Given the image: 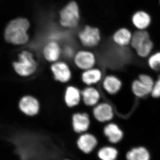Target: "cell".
I'll list each match as a JSON object with an SVG mask.
<instances>
[{"label": "cell", "instance_id": "ba28073f", "mask_svg": "<svg viewBox=\"0 0 160 160\" xmlns=\"http://www.w3.org/2000/svg\"><path fill=\"white\" fill-rule=\"evenodd\" d=\"M93 118L98 122L106 124L112 122L115 117V110L110 103L100 102L93 107L92 111Z\"/></svg>", "mask_w": 160, "mask_h": 160}, {"label": "cell", "instance_id": "6da1fadb", "mask_svg": "<svg viewBox=\"0 0 160 160\" xmlns=\"http://www.w3.org/2000/svg\"><path fill=\"white\" fill-rule=\"evenodd\" d=\"M29 26V21L25 18L12 20L5 29L4 38L7 42L13 45H25L29 40L27 31Z\"/></svg>", "mask_w": 160, "mask_h": 160}, {"label": "cell", "instance_id": "e0dca14e", "mask_svg": "<svg viewBox=\"0 0 160 160\" xmlns=\"http://www.w3.org/2000/svg\"><path fill=\"white\" fill-rule=\"evenodd\" d=\"M104 76L102 69L95 67L82 71L81 80L86 86H95L102 82Z\"/></svg>", "mask_w": 160, "mask_h": 160}, {"label": "cell", "instance_id": "2e32d148", "mask_svg": "<svg viewBox=\"0 0 160 160\" xmlns=\"http://www.w3.org/2000/svg\"><path fill=\"white\" fill-rule=\"evenodd\" d=\"M102 133L109 143L112 144L119 142L124 137V132L119 125L112 122L106 124L103 128Z\"/></svg>", "mask_w": 160, "mask_h": 160}, {"label": "cell", "instance_id": "cb8c5ba5", "mask_svg": "<svg viewBox=\"0 0 160 160\" xmlns=\"http://www.w3.org/2000/svg\"><path fill=\"white\" fill-rule=\"evenodd\" d=\"M152 97L158 99L160 98V74L155 81L151 94Z\"/></svg>", "mask_w": 160, "mask_h": 160}, {"label": "cell", "instance_id": "ac0fdd59", "mask_svg": "<svg viewBox=\"0 0 160 160\" xmlns=\"http://www.w3.org/2000/svg\"><path fill=\"white\" fill-rule=\"evenodd\" d=\"M62 53V49L59 45L55 41L47 43L43 48V58L46 62L50 64L59 61Z\"/></svg>", "mask_w": 160, "mask_h": 160}, {"label": "cell", "instance_id": "7c38bea8", "mask_svg": "<svg viewBox=\"0 0 160 160\" xmlns=\"http://www.w3.org/2000/svg\"><path fill=\"white\" fill-rule=\"evenodd\" d=\"M79 38L82 45L87 48L97 46L101 41V34L98 29L87 26L80 31Z\"/></svg>", "mask_w": 160, "mask_h": 160}, {"label": "cell", "instance_id": "8992f818", "mask_svg": "<svg viewBox=\"0 0 160 160\" xmlns=\"http://www.w3.org/2000/svg\"><path fill=\"white\" fill-rule=\"evenodd\" d=\"M50 70L53 79L62 84L69 83L72 78V71L69 64L59 61L51 64Z\"/></svg>", "mask_w": 160, "mask_h": 160}, {"label": "cell", "instance_id": "277c9868", "mask_svg": "<svg viewBox=\"0 0 160 160\" xmlns=\"http://www.w3.org/2000/svg\"><path fill=\"white\" fill-rule=\"evenodd\" d=\"M60 23L65 28L73 29L78 25L80 12L77 3L72 1L60 12Z\"/></svg>", "mask_w": 160, "mask_h": 160}, {"label": "cell", "instance_id": "5b68a950", "mask_svg": "<svg viewBox=\"0 0 160 160\" xmlns=\"http://www.w3.org/2000/svg\"><path fill=\"white\" fill-rule=\"evenodd\" d=\"M155 80L151 76L142 73L132 81L131 85L132 92L135 96L143 98L151 94Z\"/></svg>", "mask_w": 160, "mask_h": 160}, {"label": "cell", "instance_id": "ffe728a7", "mask_svg": "<svg viewBox=\"0 0 160 160\" xmlns=\"http://www.w3.org/2000/svg\"><path fill=\"white\" fill-rule=\"evenodd\" d=\"M151 21L150 16L146 12H137L132 17V22L139 30H145L149 27Z\"/></svg>", "mask_w": 160, "mask_h": 160}, {"label": "cell", "instance_id": "44dd1931", "mask_svg": "<svg viewBox=\"0 0 160 160\" xmlns=\"http://www.w3.org/2000/svg\"><path fill=\"white\" fill-rule=\"evenodd\" d=\"M97 155L100 160H116L118 157V151L113 146L105 145L97 149Z\"/></svg>", "mask_w": 160, "mask_h": 160}, {"label": "cell", "instance_id": "9c48e42d", "mask_svg": "<svg viewBox=\"0 0 160 160\" xmlns=\"http://www.w3.org/2000/svg\"><path fill=\"white\" fill-rule=\"evenodd\" d=\"M76 143L80 151L85 154H89L97 149L99 140L96 134L89 131L78 135Z\"/></svg>", "mask_w": 160, "mask_h": 160}, {"label": "cell", "instance_id": "484cf974", "mask_svg": "<svg viewBox=\"0 0 160 160\" xmlns=\"http://www.w3.org/2000/svg\"></svg>", "mask_w": 160, "mask_h": 160}, {"label": "cell", "instance_id": "8fae6325", "mask_svg": "<svg viewBox=\"0 0 160 160\" xmlns=\"http://www.w3.org/2000/svg\"><path fill=\"white\" fill-rule=\"evenodd\" d=\"M72 58L74 66L82 71L96 67L97 62L94 53L88 50H80L74 53Z\"/></svg>", "mask_w": 160, "mask_h": 160}, {"label": "cell", "instance_id": "7a4b0ae2", "mask_svg": "<svg viewBox=\"0 0 160 160\" xmlns=\"http://www.w3.org/2000/svg\"><path fill=\"white\" fill-rule=\"evenodd\" d=\"M15 72L21 77L29 78L34 75L38 69V64L34 55L29 50H23L18 55V60L12 64Z\"/></svg>", "mask_w": 160, "mask_h": 160}, {"label": "cell", "instance_id": "603a6c76", "mask_svg": "<svg viewBox=\"0 0 160 160\" xmlns=\"http://www.w3.org/2000/svg\"><path fill=\"white\" fill-rule=\"evenodd\" d=\"M147 64L152 71L160 72V51L150 54L148 57Z\"/></svg>", "mask_w": 160, "mask_h": 160}, {"label": "cell", "instance_id": "30bf717a", "mask_svg": "<svg viewBox=\"0 0 160 160\" xmlns=\"http://www.w3.org/2000/svg\"><path fill=\"white\" fill-rule=\"evenodd\" d=\"M72 131L78 135L90 131L91 120L89 114L86 112H76L72 115Z\"/></svg>", "mask_w": 160, "mask_h": 160}, {"label": "cell", "instance_id": "7402d4cb", "mask_svg": "<svg viewBox=\"0 0 160 160\" xmlns=\"http://www.w3.org/2000/svg\"><path fill=\"white\" fill-rule=\"evenodd\" d=\"M126 158L127 160H149L150 155L145 147H136L127 152Z\"/></svg>", "mask_w": 160, "mask_h": 160}, {"label": "cell", "instance_id": "4fadbf2b", "mask_svg": "<svg viewBox=\"0 0 160 160\" xmlns=\"http://www.w3.org/2000/svg\"><path fill=\"white\" fill-rule=\"evenodd\" d=\"M63 100L67 108H76L82 102V90L75 85H68L64 91Z\"/></svg>", "mask_w": 160, "mask_h": 160}, {"label": "cell", "instance_id": "5bb4252c", "mask_svg": "<svg viewBox=\"0 0 160 160\" xmlns=\"http://www.w3.org/2000/svg\"><path fill=\"white\" fill-rule=\"evenodd\" d=\"M101 82L103 90L110 96L117 94L122 88L123 83L122 80L114 74H109L105 76Z\"/></svg>", "mask_w": 160, "mask_h": 160}, {"label": "cell", "instance_id": "9a60e30c", "mask_svg": "<svg viewBox=\"0 0 160 160\" xmlns=\"http://www.w3.org/2000/svg\"><path fill=\"white\" fill-rule=\"evenodd\" d=\"M82 103L87 107L93 108L101 102L102 94L95 86H87L82 90Z\"/></svg>", "mask_w": 160, "mask_h": 160}, {"label": "cell", "instance_id": "d4e9b609", "mask_svg": "<svg viewBox=\"0 0 160 160\" xmlns=\"http://www.w3.org/2000/svg\"><path fill=\"white\" fill-rule=\"evenodd\" d=\"M63 160H72L70 159H64Z\"/></svg>", "mask_w": 160, "mask_h": 160}, {"label": "cell", "instance_id": "d6986e66", "mask_svg": "<svg viewBox=\"0 0 160 160\" xmlns=\"http://www.w3.org/2000/svg\"><path fill=\"white\" fill-rule=\"evenodd\" d=\"M132 35L129 29L121 28L115 32L112 39L118 46L126 47L131 43Z\"/></svg>", "mask_w": 160, "mask_h": 160}, {"label": "cell", "instance_id": "52a82bcc", "mask_svg": "<svg viewBox=\"0 0 160 160\" xmlns=\"http://www.w3.org/2000/svg\"><path fill=\"white\" fill-rule=\"evenodd\" d=\"M20 111L29 117H34L39 114L41 111V102L36 97L27 94L20 98L18 104Z\"/></svg>", "mask_w": 160, "mask_h": 160}, {"label": "cell", "instance_id": "3957f363", "mask_svg": "<svg viewBox=\"0 0 160 160\" xmlns=\"http://www.w3.org/2000/svg\"><path fill=\"white\" fill-rule=\"evenodd\" d=\"M137 54L142 58L149 57L153 48L149 33L145 30H139L132 34L131 43Z\"/></svg>", "mask_w": 160, "mask_h": 160}]
</instances>
